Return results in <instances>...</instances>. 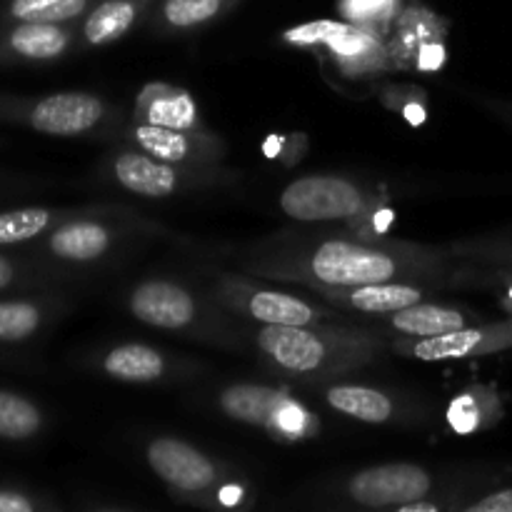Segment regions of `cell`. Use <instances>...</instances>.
I'll use <instances>...</instances> for the list:
<instances>
[{
    "label": "cell",
    "instance_id": "8",
    "mask_svg": "<svg viewBox=\"0 0 512 512\" xmlns=\"http://www.w3.org/2000/svg\"><path fill=\"white\" fill-rule=\"evenodd\" d=\"M73 38L68 23H0V65L53 63L68 53Z\"/></svg>",
    "mask_w": 512,
    "mask_h": 512
},
{
    "label": "cell",
    "instance_id": "18",
    "mask_svg": "<svg viewBox=\"0 0 512 512\" xmlns=\"http://www.w3.org/2000/svg\"><path fill=\"white\" fill-rule=\"evenodd\" d=\"M143 0H103L83 20L80 35L88 45H108L123 38L138 20Z\"/></svg>",
    "mask_w": 512,
    "mask_h": 512
},
{
    "label": "cell",
    "instance_id": "31",
    "mask_svg": "<svg viewBox=\"0 0 512 512\" xmlns=\"http://www.w3.org/2000/svg\"><path fill=\"white\" fill-rule=\"evenodd\" d=\"M490 263H493L490 275H493L495 280H500V283L512 285V248L498 250V253H490Z\"/></svg>",
    "mask_w": 512,
    "mask_h": 512
},
{
    "label": "cell",
    "instance_id": "20",
    "mask_svg": "<svg viewBox=\"0 0 512 512\" xmlns=\"http://www.w3.org/2000/svg\"><path fill=\"white\" fill-rule=\"evenodd\" d=\"M140 110H143L145 123L175 130H193L198 125V110L185 90L165 88V85L148 88L140 98Z\"/></svg>",
    "mask_w": 512,
    "mask_h": 512
},
{
    "label": "cell",
    "instance_id": "28",
    "mask_svg": "<svg viewBox=\"0 0 512 512\" xmlns=\"http://www.w3.org/2000/svg\"><path fill=\"white\" fill-rule=\"evenodd\" d=\"M50 508L45 498L15 485H0V512H40Z\"/></svg>",
    "mask_w": 512,
    "mask_h": 512
},
{
    "label": "cell",
    "instance_id": "16",
    "mask_svg": "<svg viewBox=\"0 0 512 512\" xmlns=\"http://www.w3.org/2000/svg\"><path fill=\"white\" fill-rule=\"evenodd\" d=\"M63 210L53 208H13L0 210V248H23V245L35 243L38 238L48 235L55 225L68 220Z\"/></svg>",
    "mask_w": 512,
    "mask_h": 512
},
{
    "label": "cell",
    "instance_id": "33",
    "mask_svg": "<svg viewBox=\"0 0 512 512\" xmlns=\"http://www.w3.org/2000/svg\"><path fill=\"white\" fill-rule=\"evenodd\" d=\"M390 0H350V15H375Z\"/></svg>",
    "mask_w": 512,
    "mask_h": 512
},
{
    "label": "cell",
    "instance_id": "13",
    "mask_svg": "<svg viewBox=\"0 0 512 512\" xmlns=\"http://www.w3.org/2000/svg\"><path fill=\"white\" fill-rule=\"evenodd\" d=\"M320 293H323L328 300H333V303L345 305V308L350 310H358V313L390 315L420 303V300L428 295V290H425L423 285L395 280V283L360 285V288H343V290L320 288Z\"/></svg>",
    "mask_w": 512,
    "mask_h": 512
},
{
    "label": "cell",
    "instance_id": "26",
    "mask_svg": "<svg viewBox=\"0 0 512 512\" xmlns=\"http://www.w3.org/2000/svg\"><path fill=\"white\" fill-rule=\"evenodd\" d=\"M358 28V25H350V23H335V20H315V23H305V25H298V28H290L288 33H285V40L288 43H295V45H305V48H310V45H333L338 43L343 35L353 33V30Z\"/></svg>",
    "mask_w": 512,
    "mask_h": 512
},
{
    "label": "cell",
    "instance_id": "29",
    "mask_svg": "<svg viewBox=\"0 0 512 512\" xmlns=\"http://www.w3.org/2000/svg\"><path fill=\"white\" fill-rule=\"evenodd\" d=\"M35 280L30 265L8 253V248H0V293H10L15 288H23L25 283Z\"/></svg>",
    "mask_w": 512,
    "mask_h": 512
},
{
    "label": "cell",
    "instance_id": "5",
    "mask_svg": "<svg viewBox=\"0 0 512 512\" xmlns=\"http://www.w3.org/2000/svg\"><path fill=\"white\" fill-rule=\"evenodd\" d=\"M220 408L233 420L260 425L280 438H303L315 428L303 405L263 385H230L220 395Z\"/></svg>",
    "mask_w": 512,
    "mask_h": 512
},
{
    "label": "cell",
    "instance_id": "25",
    "mask_svg": "<svg viewBox=\"0 0 512 512\" xmlns=\"http://www.w3.org/2000/svg\"><path fill=\"white\" fill-rule=\"evenodd\" d=\"M225 0H165L163 18L170 28L188 30L218 18Z\"/></svg>",
    "mask_w": 512,
    "mask_h": 512
},
{
    "label": "cell",
    "instance_id": "14",
    "mask_svg": "<svg viewBox=\"0 0 512 512\" xmlns=\"http://www.w3.org/2000/svg\"><path fill=\"white\" fill-rule=\"evenodd\" d=\"M240 288V285H238ZM243 290V308L253 320L263 325H320L330 318L328 310L278 290Z\"/></svg>",
    "mask_w": 512,
    "mask_h": 512
},
{
    "label": "cell",
    "instance_id": "21",
    "mask_svg": "<svg viewBox=\"0 0 512 512\" xmlns=\"http://www.w3.org/2000/svg\"><path fill=\"white\" fill-rule=\"evenodd\" d=\"M130 140H133L143 153L173 165L188 163V160H193L195 155L200 153L198 140L190 138V130H175L165 128V125L138 123L130 130Z\"/></svg>",
    "mask_w": 512,
    "mask_h": 512
},
{
    "label": "cell",
    "instance_id": "19",
    "mask_svg": "<svg viewBox=\"0 0 512 512\" xmlns=\"http://www.w3.org/2000/svg\"><path fill=\"white\" fill-rule=\"evenodd\" d=\"M103 370L123 383H153L165 375V358L160 350L140 343L118 345L103 358Z\"/></svg>",
    "mask_w": 512,
    "mask_h": 512
},
{
    "label": "cell",
    "instance_id": "2",
    "mask_svg": "<svg viewBox=\"0 0 512 512\" xmlns=\"http://www.w3.org/2000/svg\"><path fill=\"white\" fill-rule=\"evenodd\" d=\"M260 353L290 375H328L368 363L380 348L358 330L318 328V325H263L255 335Z\"/></svg>",
    "mask_w": 512,
    "mask_h": 512
},
{
    "label": "cell",
    "instance_id": "11",
    "mask_svg": "<svg viewBox=\"0 0 512 512\" xmlns=\"http://www.w3.org/2000/svg\"><path fill=\"white\" fill-rule=\"evenodd\" d=\"M35 243L45 258L58 263H93L108 253L113 235L98 220L68 218Z\"/></svg>",
    "mask_w": 512,
    "mask_h": 512
},
{
    "label": "cell",
    "instance_id": "23",
    "mask_svg": "<svg viewBox=\"0 0 512 512\" xmlns=\"http://www.w3.org/2000/svg\"><path fill=\"white\" fill-rule=\"evenodd\" d=\"M45 415L38 405L15 390L0 388V440L25 443L43 433Z\"/></svg>",
    "mask_w": 512,
    "mask_h": 512
},
{
    "label": "cell",
    "instance_id": "22",
    "mask_svg": "<svg viewBox=\"0 0 512 512\" xmlns=\"http://www.w3.org/2000/svg\"><path fill=\"white\" fill-rule=\"evenodd\" d=\"M48 313L50 305L40 298H0V345H18L35 338Z\"/></svg>",
    "mask_w": 512,
    "mask_h": 512
},
{
    "label": "cell",
    "instance_id": "17",
    "mask_svg": "<svg viewBox=\"0 0 512 512\" xmlns=\"http://www.w3.org/2000/svg\"><path fill=\"white\" fill-rule=\"evenodd\" d=\"M325 400L333 410L360 420V423L380 425L393 420L395 405L383 390L365 388V385H333L325 390Z\"/></svg>",
    "mask_w": 512,
    "mask_h": 512
},
{
    "label": "cell",
    "instance_id": "12",
    "mask_svg": "<svg viewBox=\"0 0 512 512\" xmlns=\"http://www.w3.org/2000/svg\"><path fill=\"white\" fill-rule=\"evenodd\" d=\"M113 175L125 190L143 198H168L178 190L180 175L173 163L138 150H125L113 160Z\"/></svg>",
    "mask_w": 512,
    "mask_h": 512
},
{
    "label": "cell",
    "instance_id": "10",
    "mask_svg": "<svg viewBox=\"0 0 512 512\" xmlns=\"http://www.w3.org/2000/svg\"><path fill=\"white\" fill-rule=\"evenodd\" d=\"M130 313L150 328L185 330L198 318V303L193 295L170 280H148L130 293Z\"/></svg>",
    "mask_w": 512,
    "mask_h": 512
},
{
    "label": "cell",
    "instance_id": "7",
    "mask_svg": "<svg viewBox=\"0 0 512 512\" xmlns=\"http://www.w3.org/2000/svg\"><path fill=\"white\" fill-rule=\"evenodd\" d=\"M512 348V318L498 323H480L460 328L455 333L435 335V338H413L408 343H398L395 350L413 355L418 360H463L478 355H495Z\"/></svg>",
    "mask_w": 512,
    "mask_h": 512
},
{
    "label": "cell",
    "instance_id": "6",
    "mask_svg": "<svg viewBox=\"0 0 512 512\" xmlns=\"http://www.w3.org/2000/svg\"><path fill=\"white\" fill-rule=\"evenodd\" d=\"M433 480L428 470L410 463L375 465L360 470L348 483V495L365 508H403L430 493Z\"/></svg>",
    "mask_w": 512,
    "mask_h": 512
},
{
    "label": "cell",
    "instance_id": "27",
    "mask_svg": "<svg viewBox=\"0 0 512 512\" xmlns=\"http://www.w3.org/2000/svg\"><path fill=\"white\" fill-rule=\"evenodd\" d=\"M483 410L485 405L478 403V395H463V398L453 400L448 420L458 433L468 435L473 433V430H478L480 425L488 423V418H483Z\"/></svg>",
    "mask_w": 512,
    "mask_h": 512
},
{
    "label": "cell",
    "instance_id": "9",
    "mask_svg": "<svg viewBox=\"0 0 512 512\" xmlns=\"http://www.w3.org/2000/svg\"><path fill=\"white\" fill-rule=\"evenodd\" d=\"M148 465L163 483L183 493H205L218 483V468L198 448L178 438H158L148 445Z\"/></svg>",
    "mask_w": 512,
    "mask_h": 512
},
{
    "label": "cell",
    "instance_id": "30",
    "mask_svg": "<svg viewBox=\"0 0 512 512\" xmlns=\"http://www.w3.org/2000/svg\"><path fill=\"white\" fill-rule=\"evenodd\" d=\"M465 510L468 512H512V485H508V488L493 490V493H488L485 498L465 505Z\"/></svg>",
    "mask_w": 512,
    "mask_h": 512
},
{
    "label": "cell",
    "instance_id": "32",
    "mask_svg": "<svg viewBox=\"0 0 512 512\" xmlns=\"http://www.w3.org/2000/svg\"><path fill=\"white\" fill-rule=\"evenodd\" d=\"M443 63V45H423V53H420V68L435 70Z\"/></svg>",
    "mask_w": 512,
    "mask_h": 512
},
{
    "label": "cell",
    "instance_id": "34",
    "mask_svg": "<svg viewBox=\"0 0 512 512\" xmlns=\"http://www.w3.org/2000/svg\"><path fill=\"white\" fill-rule=\"evenodd\" d=\"M405 118L413 125H420L425 120V108L423 105H408V108H405Z\"/></svg>",
    "mask_w": 512,
    "mask_h": 512
},
{
    "label": "cell",
    "instance_id": "1",
    "mask_svg": "<svg viewBox=\"0 0 512 512\" xmlns=\"http://www.w3.org/2000/svg\"><path fill=\"white\" fill-rule=\"evenodd\" d=\"M440 255L408 245H365L353 240H325L305 255H278L258 268L263 275L285 280H303L313 288H360L433 273L440 268Z\"/></svg>",
    "mask_w": 512,
    "mask_h": 512
},
{
    "label": "cell",
    "instance_id": "4",
    "mask_svg": "<svg viewBox=\"0 0 512 512\" xmlns=\"http://www.w3.org/2000/svg\"><path fill=\"white\" fill-rule=\"evenodd\" d=\"M368 205L355 183L335 175H305L293 180L280 195V210L300 223H328L360 215Z\"/></svg>",
    "mask_w": 512,
    "mask_h": 512
},
{
    "label": "cell",
    "instance_id": "15",
    "mask_svg": "<svg viewBox=\"0 0 512 512\" xmlns=\"http://www.w3.org/2000/svg\"><path fill=\"white\" fill-rule=\"evenodd\" d=\"M470 320H473V315L465 313V310L423 303V300L388 315L390 328L408 335V338H435V335L455 333L460 328H468Z\"/></svg>",
    "mask_w": 512,
    "mask_h": 512
},
{
    "label": "cell",
    "instance_id": "24",
    "mask_svg": "<svg viewBox=\"0 0 512 512\" xmlns=\"http://www.w3.org/2000/svg\"><path fill=\"white\" fill-rule=\"evenodd\" d=\"M90 0H3L0 3V23H70L88 13Z\"/></svg>",
    "mask_w": 512,
    "mask_h": 512
},
{
    "label": "cell",
    "instance_id": "3",
    "mask_svg": "<svg viewBox=\"0 0 512 512\" xmlns=\"http://www.w3.org/2000/svg\"><path fill=\"white\" fill-rule=\"evenodd\" d=\"M105 118L103 100L90 93H53L43 98H18L0 93V120L28 125L53 138H78L98 128Z\"/></svg>",
    "mask_w": 512,
    "mask_h": 512
}]
</instances>
